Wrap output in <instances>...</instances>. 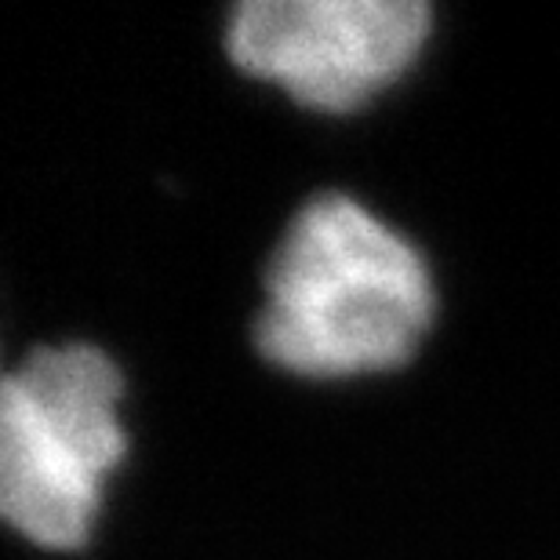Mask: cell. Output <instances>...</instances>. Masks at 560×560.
<instances>
[{"mask_svg":"<svg viewBox=\"0 0 560 560\" xmlns=\"http://www.w3.org/2000/svg\"><path fill=\"white\" fill-rule=\"evenodd\" d=\"M430 320L422 255L357 200L320 194L277 244L255 342L284 372L342 378L405 364Z\"/></svg>","mask_w":560,"mask_h":560,"instance_id":"1","label":"cell"},{"mask_svg":"<svg viewBox=\"0 0 560 560\" xmlns=\"http://www.w3.org/2000/svg\"><path fill=\"white\" fill-rule=\"evenodd\" d=\"M120 375L95 346L37 350L0 389V510L26 539H88L106 474L125 455Z\"/></svg>","mask_w":560,"mask_h":560,"instance_id":"2","label":"cell"},{"mask_svg":"<svg viewBox=\"0 0 560 560\" xmlns=\"http://www.w3.org/2000/svg\"><path fill=\"white\" fill-rule=\"evenodd\" d=\"M430 33L422 0H248L230 19V59L302 106L346 114L397 81Z\"/></svg>","mask_w":560,"mask_h":560,"instance_id":"3","label":"cell"}]
</instances>
